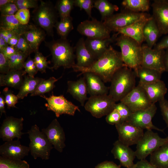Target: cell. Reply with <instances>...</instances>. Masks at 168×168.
I'll return each instance as SVG.
<instances>
[{
    "label": "cell",
    "mask_w": 168,
    "mask_h": 168,
    "mask_svg": "<svg viewBox=\"0 0 168 168\" xmlns=\"http://www.w3.org/2000/svg\"><path fill=\"white\" fill-rule=\"evenodd\" d=\"M125 66L121 52L115 50L110 45L103 54L90 66L83 68L75 65L72 68L74 72H81L77 76L86 72H91L98 75L104 82H110L116 71Z\"/></svg>",
    "instance_id": "1"
},
{
    "label": "cell",
    "mask_w": 168,
    "mask_h": 168,
    "mask_svg": "<svg viewBox=\"0 0 168 168\" xmlns=\"http://www.w3.org/2000/svg\"><path fill=\"white\" fill-rule=\"evenodd\" d=\"M44 42L52 56L53 65L51 69L56 70L60 67L69 68L76 64L74 49L66 39L61 38Z\"/></svg>",
    "instance_id": "2"
},
{
    "label": "cell",
    "mask_w": 168,
    "mask_h": 168,
    "mask_svg": "<svg viewBox=\"0 0 168 168\" xmlns=\"http://www.w3.org/2000/svg\"><path fill=\"white\" fill-rule=\"evenodd\" d=\"M134 71L125 66L114 73L110 81L109 95L116 102L120 101L136 86Z\"/></svg>",
    "instance_id": "3"
},
{
    "label": "cell",
    "mask_w": 168,
    "mask_h": 168,
    "mask_svg": "<svg viewBox=\"0 0 168 168\" xmlns=\"http://www.w3.org/2000/svg\"><path fill=\"white\" fill-rule=\"evenodd\" d=\"M115 41L116 44L120 48L122 58L126 66L134 70L141 66L142 59L141 44L122 34L117 37Z\"/></svg>",
    "instance_id": "4"
},
{
    "label": "cell",
    "mask_w": 168,
    "mask_h": 168,
    "mask_svg": "<svg viewBox=\"0 0 168 168\" xmlns=\"http://www.w3.org/2000/svg\"><path fill=\"white\" fill-rule=\"evenodd\" d=\"M38 6L33 12V20L49 36L53 37V28L57 21L58 13L53 3L49 1L40 0Z\"/></svg>",
    "instance_id": "5"
},
{
    "label": "cell",
    "mask_w": 168,
    "mask_h": 168,
    "mask_svg": "<svg viewBox=\"0 0 168 168\" xmlns=\"http://www.w3.org/2000/svg\"><path fill=\"white\" fill-rule=\"evenodd\" d=\"M30 140L29 148L31 155L35 159L38 157L42 160L49 159L53 145L45 135L36 125L32 126L26 133Z\"/></svg>",
    "instance_id": "6"
},
{
    "label": "cell",
    "mask_w": 168,
    "mask_h": 168,
    "mask_svg": "<svg viewBox=\"0 0 168 168\" xmlns=\"http://www.w3.org/2000/svg\"><path fill=\"white\" fill-rule=\"evenodd\" d=\"M168 142V136L162 138L157 133L147 130L136 144V157L139 160L145 159L149 155Z\"/></svg>",
    "instance_id": "7"
},
{
    "label": "cell",
    "mask_w": 168,
    "mask_h": 168,
    "mask_svg": "<svg viewBox=\"0 0 168 168\" xmlns=\"http://www.w3.org/2000/svg\"><path fill=\"white\" fill-rule=\"evenodd\" d=\"M115 102L107 94L90 96L84 107L93 116L100 118L107 115L114 109Z\"/></svg>",
    "instance_id": "8"
},
{
    "label": "cell",
    "mask_w": 168,
    "mask_h": 168,
    "mask_svg": "<svg viewBox=\"0 0 168 168\" xmlns=\"http://www.w3.org/2000/svg\"><path fill=\"white\" fill-rule=\"evenodd\" d=\"M40 96L46 100L45 105L47 110L54 112L57 117L63 114L74 116L77 110L80 112L77 106L68 100L63 95L56 96L52 94L49 97L44 95Z\"/></svg>",
    "instance_id": "9"
},
{
    "label": "cell",
    "mask_w": 168,
    "mask_h": 168,
    "mask_svg": "<svg viewBox=\"0 0 168 168\" xmlns=\"http://www.w3.org/2000/svg\"><path fill=\"white\" fill-rule=\"evenodd\" d=\"M157 108L155 104L144 109L133 112L127 122L143 129H154L164 133V129L158 128L153 124L152 120Z\"/></svg>",
    "instance_id": "10"
},
{
    "label": "cell",
    "mask_w": 168,
    "mask_h": 168,
    "mask_svg": "<svg viewBox=\"0 0 168 168\" xmlns=\"http://www.w3.org/2000/svg\"><path fill=\"white\" fill-rule=\"evenodd\" d=\"M77 30L80 34L91 39H104L110 37L111 31L103 22L95 18L86 20L78 26Z\"/></svg>",
    "instance_id": "11"
},
{
    "label": "cell",
    "mask_w": 168,
    "mask_h": 168,
    "mask_svg": "<svg viewBox=\"0 0 168 168\" xmlns=\"http://www.w3.org/2000/svg\"><path fill=\"white\" fill-rule=\"evenodd\" d=\"M147 15L143 12H123L114 14L104 21L103 23L111 31L126 27Z\"/></svg>",
    "instance_id": "12"
},
{
    "label": "cell",
    "mask_w": 168,
    "mask_h": 168,
    "mask_svg": "<svg viewBox=\"0 0 168 168\" xmlns=\"http://www.w3.org/2000/svg\"><path fill=\"white\" fill-rule=\"evenodd\" d=\"M142 59L141 66L157 71L165 72L164 64V49H152L147 44L142 45Z\"/></svg>",
    "instance_id": "13"
},
{
    "label": "cell",
    "mask_w": 168,
    "mask_h": 168,
    "mask_svg": "<svg viewBox=\"0 0 168 168\" xmlns=\"http://www.w3.org/2000/svg\"><path fill=\"white\" fill-rule=\"evenodd\" d=\"M120 102L126 105L133 112L145 109L153 104L145 90L138 84Z\"/></svg>",
    "instance_id": "14"
},
{
    "label": "cell",
    "mask_w": 168,
    "mask_h": 168,
    "mask_svg": "<svg viewBox=\"0 0 168 168\" xmlns=\"http://www.w3.org/2000/svg\"><path fill=\"white\" fill-rule=\"evenodd\" d=\"M24 119L8 116L5 119L0 128V138L3 141L13 140L15 138L19 140L25 133L22 132Z\"/></svg>",
    "instance_id": "15"
},
{
    "label": "cell",
    "mask_w": 168,
    "mask_h": 168,
    "mask_svg": "<svg viewBox=\"0 0 168 168\" xmlns=\"http://www.w3.org/2000/svg\"><path fill=\"white\" fill-rule=\"evenodd\" d=\"M115 125L118 140L128 146L137 144L144 133L143 129L127 122H120Z\"/></svg>",
    "instance_id": "16"
},
{
    "label": "cell",
    "mask_w": 168,
    "mask_h": 168,
    "mask_svg": "<svg viewBox=\"0 0 168 168\" xmlns=\"http://www.w3.org/2000/svg\"><path fill=\"white\" fill-rule=\"evenodd\" d=\"M41 131L54 148L60 152H62L65 147V134L57 119H53L46 128L42 129Z\"/></svg>",
    "instance_id": "17"
},
{
    "label": "cell",
    "mask_w": 168,
    "mask_h": 168,
    "mask_svg": "<svg viewBox=\"0 0 168 168\" xmlns=\"http://www.w3.org/2000/svg\"><path fill=\"white\" fill-rule=\"evenodd\" d=\"M30 152L29 147L22 145L18 139L5 142L0 146L1 156L12 159L22 160Z\"/></svg>",
    "instance_id": "18"
},
{
    "label": "cell",
    "mask_w": 168,
    "mask_h": 168,
    "mask_svg": "<svg viewBox=\"0 0 168 168\" xmlns=\"http://www.w3.org/2000/svg\"><path fill=\"white\" fill-rule=\"evenodd\" d=\"M152 16L161 35L168 34V0H155L152 5Z\"/></svg>",
    "instance_id": "19"
},
{
    "label": "cell",
    "mask_w": 168,
    "mask_h": 168,
    "mask_svg": "<svg viewBox=\"0 0 168 168\" xmlns=\"http://www.w3.org/2000/svg\"><path fill=\"white\" fill-rule=\"evenodd\" d=\"M111 152L114 158L119 160L121 166L126 168H133L136 156L135 152L129 146L118 140L114 143Z\"/></svg>",
    "instance_id": "20"
},
{
    "label": "cell",
    "mask_w": 168,
    "mask_h": 168,
    "mask_svg": "<svg viewBox=\"0 0 168 168\" xmlns=\"http://www.w3.org/2000/svg\"><path fill=\"white\" fill-rule=\"evenodd\" d=\"M117 35L104 39L87 38L85 41V46L96 60L106 51L110 44L115 40Z\"/></svg>",
    "instance_id": "21"
},
{
    "label": "cell",
    "mask_w": 168,
    "mask_h": 168,
    "mask_svg": "<svg viewBox=\"0 0 168 168\" xmlns=\"http://www.w3.org/2000/svg\"><path fill=\"white\" fill-rule=\"evenodd\" d=\"M87 85L88 94L90 96L107 94L109 87L97 75L87 72L83 74Z\"/></svg>",
    "instance_id": "22"
},
{
    "label": "cell",
    "mask_w": 168,
    "mask_h": 168,
    "mask_svg": "<svg viewBox=\"0 0 168 168\" xmlns=\"http://www.w3.org/2000/svg\"><path fill=\"white\" fill-rule=\"evenodd\" d=\"M67 91L79 102L81 105L84 106L86 100H88L87 85L84 77H81L77 81H68Z\"/></svg>",
    "instance_id": "23"
},
{
    "label": "cell",
    "mask_w": 168,
    "mask_h": 168,
    "mask_svg": "<svg viewBox=\"0 0 168 168\" xmlns=\"http://www.w3.org/2000/svg\"><path fill=\"white\" fill-rule=\"evenodd\" d=\"M150 16L147 15L131 25L115 31L129 37L141 44L144 40L143 30L144 26Z\"/></svg>",
    "instance_id": "24"
},
{
    "label": "cell",
    "mask_w": 168,
    "mask_h": 168,
    "mask_svg": "<svg viewBox=\"0 0 168 168\" xmlns=\"http://www.w3.org/2000/svg\"><path fill=\"white\" fill-rule=\"evenodd\" d=\"M145 90L152 104L165 99V96L168 91L164 82L161 80L149 84L139 83Z\"/></svg>",
    "instance_id": "25"
},
{
    "label": "cell",
    "mask_w": 168,
    "mask_h": 168,
    "mask_svg": "<svg viewBox=\"0 0 168 168\" xmlns=\"http://www.w3.org/2000/svg\"><path fill=\"white\" fill-rule=\"evenodd\" d=\"M33 25H23L16 18L14 15H0V28L9 30L14 34L21 35L30 29Z\"/></svg>",
    "instance_id": "26"
},
{
    "label": "cell",
    "mask_w": 168,
    "mask_h": 168,
    "mask_svg": "<svg viewBox=\"0 0 168 168\" xmlns=\"http://www.w3.org/2000/svg\"><path fill=\"white\" fill-rule=\"evenodd\" d=\"M85 40L80 38L75 47L76 56L77 67L87 68L91 65L96 60L85 46Z\"/></svg>",
    "instance_id": "27"
},
{
    "label": "cell",
    "mask_w": 168,
    "mask_h": 168,
    "mask_svg": "<svg viewBox=\"0 0 168 168\" xmlns=\"http://www.w3.org/2000/svg\"><path fill=\"white\" fill-rule=\"evenodd\" d=\"M26 73L24 70H11L6 74H0V86H7L19 89Z\"/></svg>",
    "instance_id": "28"
},
{
    "label": "cell",
    "mask_w": 168,
    "mask_h": 168,
    "mask_svg": "<svg viewBox=\"0 0 168 168\" xmlns=\"http://www.w3.org/2000/svg\"><path fill=\"white\" fill-rule=\"evenodd\" d=\"M161 35L154 19L152 16H150L143 27V35L144 40L146 41L147 44L149 47L152 48Z\"/></svg>",
    "instance_id": "29"
},
{
    "label": "cell",
    "mask_w": 168,
    "mask_h": 168,
    "mask_svg": "<svg viewBox=\"0 0 168 168\" xmlns=\"http://www.w3.org/2000/svg\"><path fill=\"white\" fill-rule=\"evenodd\" d=\"M24 34L35 53L39 50V47L42 42L44 41L46 35L45 32L43 29L34 25Z\"/></svg>",
    "instance_id": "30"
},
{
    "label": "cell",
    "mask_w": 168,
    "mask_h": 168,
    "mask_svg": "<svg viewBox=\"0 0 168 168\" xmlns=\"http://www.w3.org/2000/svg\"><path fill=\"white\" fill-rule=\"evenodd\" d=\"M136 77L139 79V83L149 84L156 82L161 79L162 73L152 69L140 66L133 70Z\"/></svg>",
    "instance_id": "31"
},
{
    "label": "cell",
    "mask_w": 168,
    "mask_h": 168,
    "mask_svg": "<svg viewBox=\"0 0 168 168\" xmlns=\"http://www.w3.org/2000/svg\"><path fill=\"white\" fill-rule=\"evenodd\" d=\"M149 162L158 168H168V142L150 155Z\"/></svg>",
    "instance_id": "32"
},
{
    "label": "cell",
    "mask_w": 168,
    "mask_h": 168,
    "mask_svg": "<svg viewBox=\"0 0 168 168\" xmlns=\"http://www.w3.org/2000/svg\"><path fill=\"white\" fill-rule=\"evenodd\" d=\"M44 79L26 75L16 95L18 99H22L27 96L28 94H31L34 92Z\"/></svg>",
    "instance_id": "33"
},
{
    "label": "cell",
    "mask_w": 168,
    "mask_h": 168,
    "mask_svg": "<svg viewBox=\"0 0 168 168\" xmlns=\"http://www.w3.org/2000/svg\"><path fill=\"white\" fill-rule=\"evenodd\" d=\"M93 7L99 12L102 19L104 21L114 14L119 8L116 5L113 4L107 0H96L94 1Z\"/></svg>",
    "instance_id": "34"
},
{
    "label": "cell",
    "mask_w": 168,
    "mask_h": 168,
    "mask_svg": "<svg viewBox=\"0 0 168 168\" xmlns=\"http://www.w3.org/2000/svg\"><path fill=\"white\" fill-rule=\"evenodd\" d=\"M121 4L129 11L143 13L149 10L150 3L148 0H124Z\"/></svg>",
    "instance_id": "35"
},
{
    "label": "cell",
    "mask_w": 168,
    "mask_h": 168,
    "mask_svg": "<svg viewBox=\"0 0 168 168\" xmlns=\"http://www.w3.org/2000/svg\"><path fill=\"white\" fill-rule=\"evenodd\" d=\"M55 27L61 38L66 39L73 29L72 17L70 16L60 18V21L57 22Z\"/></svg>",
    "instance_id": "36"
},
{
    "label": "cell",
    "mask_w": 168,
    "mask_h": 168,
    "mask_svg": "<svg viewBox=\"0 0 168 168\" xmlns=\"http://www.w3.org/2000/svg\"><path fill=\"white\" fill-rule=\"evenodd\" d=\"M61 77H62L57 79L52 77L46 80L44 79L39 85L35 91L31 94L30 96H40L44 95L46 93L51 91L55 86V83Z\"/></svg>",
    "instance_id": "37"
},
{
    "label": "cell",
    "mask_w": 168,
    "mask_h": 168,
    "mask_svg": "<svg viewBox=\"0 0 168 168\" xmlns=\"http://www.w3.org/2000/svg\"><path fill=\"white\" fill-rule=\"evenodd\" d=\"M74 6V0H59L57 1L55 6L61 18L70 16Z\"/></svg>",
    "instance_id": "38"
},
{
    "label": "cell",
    "mask_w": 168,
    "mask_h": 168,
    "mask_svg": "<svg viewBox=\"0 0 168 168\" xmlns=\"http://www.w3.org/2000/svg\"><path fill=\"white\" fill-rule=\"evenodd\" d=\"M29 55L18 51L8 58L10 70H20L24 68L23 65L26 59Z\"/></svg>",
    "instance_id": "39"
},
{
    "label": "cell",
    "mask_w": 168,
    "mask_h": 168,
    "mask_svg": "<svg viewBox=\"0 0 168 168\" xmlns=\"http://www.w3.org/2000/svg\"><path fill=\"white\" fill-rule=\"evenodd\" d=\"M0 168H30L28 162L22 160H15L0 156Z\"/></svg>",
    "instance_id": "40"
},
{
    "label": "cell",
    "mask_w": 168,
    "mask_h": 168,
    "mask_svg": "<svg viewBox=\"0 0 168 168\" xmlns=\"http://www.w3.org/2000/svg\"><path fill=\"white\" fill-rule=\"evenodd\" d=\"M33 59L38 71L41 73L46 72V69L49 68L46 58L38 50L35 52Z\"/></svg>",
    "instance_id": "41"
},
{
    "label": "cell",
    "mask_w": 168,
    "mask_h": 168,
    "mask_svg": "<svg viewBox=\"0 0 168 168\" xmlns=\"http://www.w3.org/2000/svg\"><path fill=\"white\" fill-rule=\"evenodd\" d=\"M15 47L18 51L29 56L33 52L24 34L20 35L18 42Z\"/></svg>",
    "instance_id": "42"
},
{
    "label": "cell",
    "mask_w": 168,
    "mask_h": 168,
    "mask_svg": "<svg viewBox=\"0 0 168 168\" xmlns=\"http://www.w3.org/2000/svg\"><path fill=\"white\" fill-rule=\"evenodd\" d=\"M114 109L117 110L120 114L121 116L120 122L127 121L133 113L126 105L120 102L115 104Z\"/></svg>",
    "instance_id": "43"
},
{
    "label": "cell",
    "mask_w": 168,
    "mask_h": 168,
    "mask_svg": "<svg viewBox=\"0 0 168 168\" xmlns=\"http://www.w3.org/2000/svg\"><path fill=\"white\" fill-rule=\"evenodd\" d=\"M3 93L4 96L5 101L7 108H16L15 105L18 102L19 99L17 96L15 95L7 87H6L3 89Z\"/></svg>",
    "instance_id": "44"
},
{
    "label": "cell",
    "mask_w": 168,
    "mask_h": 168,
    "mask_svg": "<svg viewBox=\"0 0 168 168\" xmlns=\"http://www.w3.org/2000/svg\"><path fill=\"white\" fill-rule=\"evenodd\" d=\"M94 1L92 0H74V6L84 10L88 16L91 18V11L93 7Z\"/></svg>",
    "instance_id": "45"
},
{
    "label": "cell",
    "mask_w": 168,
    "mask_h": 168,
    "mask_svg": "<svg viewBox=\"0 0 168 168\" xmlns=\"http://www.w3.org/2000/svg\"><path fill=\"white\" fill-rule=\"evenodd\" d=\"M23 68L29 76L34 77L39 71L33 59L29 56L24 63Z\"/></svg>",
    "instance_id": "46"
},
{
    "label": "cell",
    "mask_w": 168,
    "mask_h": 168,
    "mask_svg": "<svg viewBox=\"0 0 168 168\" xmlns=\"http://www.w3.org/2000/svg\"><path fill=\"white\" fill-rule=\"evenodd\" d=\"M37 0H16L15 4L18 10L22 9H34L39 6Z\"/></svg>",
    "instance_id": "47"
},
{
    "label": "cell",
    "mask_w": 168,
    "mask_h": 168,
    "mask_svg": "<svg viewBox=\"0 0 168 168\" xmlns=\"http://www.w3.org/2000/svg\"><path fill=\"white\" fill-rule=\"evenodd\" d=\"M16 18L21 24H28L30 14L29 9H22L18 10L14 15Z\"/></svg>",
    "instance_id": "48"
},
{
    "label": "cell",
    "mask_w": 168,
    "mask_h": 168,
    "mask_svg": "<svg viewBox=\"0 0 168 168\" xmlns=\"http://www.w3.org/2000/svg\"><path fill=\"white\" fill-rule=\"evenodd\" d=\"M18 10L17 6L14 3H10L0 7L1 15H14Z\"/></svg>",
    "instance_id": "49"
},
{
    "label": "cell",
    "mask_w": 168,
    "mask_h": 168,
    "mask_svg": "<svg viewBox=\"0 0 168 168\" xmlns=\"http://www.w3.org/2000/svg\"><path fill=\"white\" fill-rule=\"evenodd\" d=\"M106 121L110 125H116L119 123L121 120V116L118 111L114 109L105 118Z\"/></svg>",
    "instance_id": "50"
},
{
    "label": "cell",
    "mask_w": 168,
    "mask_h": 168,
    "mask_svg": "<svg viewBox=\"0 0 168 168\" xmlns=\"http://www.w3.org/2000/svg\"><path fill=\"white\" fill-rule=\"evenodd\" d=\"M9 59L2 53L0 52V72L1 74H6L10 70Z\"/></svg>",
    "instance_id": "51"
},
{
    "label": "cell",
    "mask_w": 168,
    "mask_h": 168,
    "mask_svg": "<svg viewBox=\"0 0 168 168\" xmlns=\"http://www.w3.org/2000/svg\"><path fill=\"white\" fill-rule=\"evenodd\" d=\"M159 102L161 115L168 128V100L165 98Z\"/></svg>",
    "instance_id": "52"
},
{
    "label": "cell",
    "mask_w": 168,
    "mask_h": 168,
    "mask_svg": "<svg viewBox=\"0 0 168 168\" xmlns=\"http://www.w3.org/2000/svg\"><path fill=\"white\" fill-rule=\"evenodd\" d=\"M18 52L15 46L7 45L0 52L2 53L5 56L8 58Z\"/></svg>",
    "instance_id": "53"
},
{
    "label": "cell",
    "mask_w": 168,
    "mask_h": 168,
    "mask_svg": "<svg viewBox=\"0 0 168 168\" xmlns=\"http://www.w3.org/2000/svg\"><path fill=\"white\" fill-rule=\"evenodd\" d=\"M133 168H158L145 159L140 160L134 164Z\"/></svg>",
    "instance_id": "54"
},
{
    "label": "cell",
    "mask_w": 168,
    "mask_h": 168,
    "mask_svg": "<svg viewBox=\"0 0 168 168\" xmlns=\"http://www.w3.org/2000/svg\"><path fill=\"white\" fill-rule=\"evenodd\" d=\"M95 168H121L119 166L112 161H105L98 164Z\"/></svg>",
    "instance_id": "55"
},
{
    "label": "cell",
    "mask_w": 168,
    "mask_h": 168,
    "mask_svg": "<svg viewBox=\"0 0 168 168\" xmlns=\"http://www.w3.org/2000/svg\"><path fill=\"white\" fill-rule=\"evenodd\" d=\"M15 35L11 31L0 28V38L3 39L7 44L10 39Z\"/></svg>",
    "instance_id": "56"
},
{
    "label": "cell",
    "mask_w": 168,
    "mask_h": 168,
    "mask_svg": "<svg viewBox=\"0 0 168 168\" xmlns=\"http://www.w3.org/2000/svg\"><path fill=\"white\" fill-rule=\"evenodd\" d=\"M154 48L157 49H165L168 48V36L164 38L156 45Z\"/></svg>",
    "instance_id": "57"
},
{
    "label": "cell",
    "mask_w": 168,
    "mask_h": 168,
    "mask_svg": "<svg viewBox=\"0 0 168 168\" xmlns=\"http://www.w3.org/2000/svg\"><path fill=\"white\" fill-rule=\"evenodd\" d=\"M6 104L5 98L2 95H0V116H2V114H5L6 111L5 108V105Z\"/></svg>",
    "instance_id": "58"
},
{
    "label": "cell",
    "mask_w": 168,
    "mask_h": 168,
    "mask_svg": "<svg viewBox=\"0 0 168 168\" xmlns=\"http://www.w3.org/2000/svg\"><path fill=\"white\" fill-rule=\"evenodd\" d=\"M20 35H15L10 39L8 43V44L15 46L18 42Z\"/></svg>",
    "instance_id": "59"
},
{
    "label": "cell",
    "mask_w": 168,
    "mask_h": 168,
    "mask_svg": "<svg viewBox=\"0 0 168 168\" xmlns=\"http://www.w3.org/2000/svg\"><path fill=\"white\" fill-rule=\"evenodd\" d=\"M165 72H168V48L165 51L164 58Z\"/></svg>",
    "instance_id": "60"
},
{
    "label": "cell",
    "mask_w": 168,
    "mask_h": 168,
    "mask_svg": "<svg viewBox=\"0 0 168 168\" xmlns=\"http://www.w3.org/2000/svg\"><path fill=\"white\" fill-rule=\"evenodd\" d=\"M8 45L3 39L0 38V51Z\"/></svg>",
    "instance_id": "61"
},
{
    "label": "cell",
    "mask_w": 168,
    "mask_h": 168,
    "mask_svg": "<svg viewBox=\"0 0 168 168\" xmlns=\"http://www.w3.org/2000/svg\"><path fill=\"white\" fill-rule=\"evenodd\" d=\"M15 0H0V7L10 3H15Z\"/></svg>",
    "instance_id": "62"
},
{
    "label": "cell",
    "mask_w": 168,
    "mask_h": 168,
    "mask_svg": "<svg viewBox=\"0 0 168 168\" xmlns=\"http://www.w3.org/2000/svg\"></svg>",
    "instance_id": "63"
}]
</instances>
